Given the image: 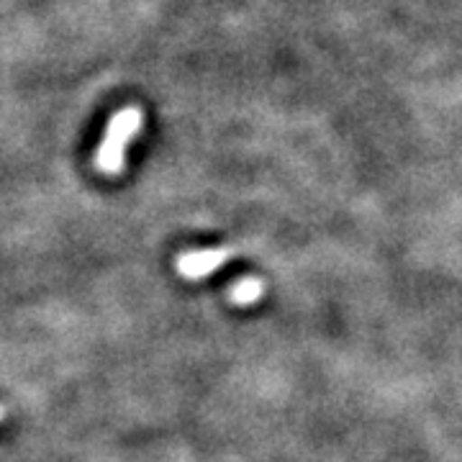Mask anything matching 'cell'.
<instances>
[{"instance_id":"obj_3","label":"cell","mask_w":462,"mask_h":462,"mask_svg":"<svg viewBox=\"0 0 462 462\" xmlns=\"http://www.w3.org/2000/svg\"><path fill=\"white\" fill-rule=\"evenodd\" d=\"M264 293V285L260 278H242V281L234 282L229 298L236 306H252L257 303Z\"/></svg>"},{"instance_id":"obj_2","label":"cell","mask_w":462,"mask_h":462,"mask_svg":"<svg viewBox=\"0 0 462 462\" xmlns=\"http://www.w3.org/2000/svg\"><path fill=\"white\" fill-rule=\"evenodd\" d=\"M231 249L216 247V249H196V252H185L178 257V273L188 281H200L214 275L216 270L224 263L231 260Z\"/></svg>"},{"instance_id":"obj_1","label":"cell","mask_w":462,"mask_h":462,"mask_svg":"<svg viewBox=\"0 0 462 462\" xmlns=\"http://www.w3.org/2000/svg\"><path fill=\"white\" fill-rule=\"evenodd\" d=\"M142 129V111L139 108H124L111 118L106 136L96 152V167L103 175H118L124 170L126 149L132 139Z\"/></svg>"}]
</instances>
